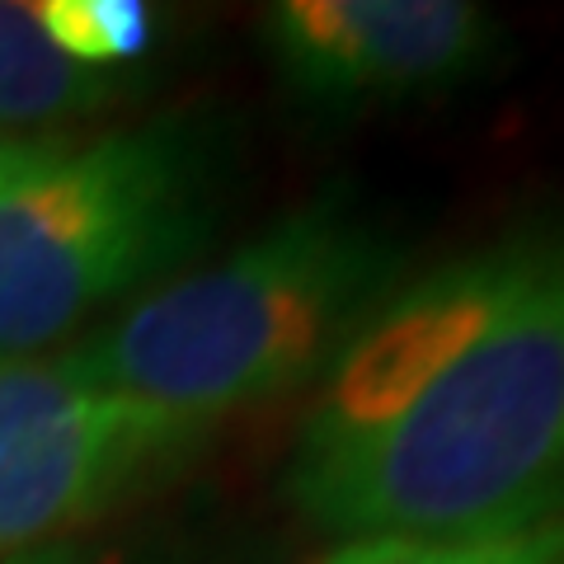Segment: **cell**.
<instances>
[{
	"instance_id": "cell-1",
	"label": "cell",
	"mask_w": 564,
	"mask_h": 564,
	"mask_svg": "<svg viewBox=\"0 0 564 564\" xmlns=\"http://www.w3.org/2000/svg\"><path fill=\"white\" fill-rule=\"evenodd\" d=\"M282 489L339 541H475L564 518V236L386 429L292 452Z\"/></svg>"
},
{
	"instance_id": "cell-2",
	"label": "cell",
	"mask_w": 564,
	"mask_h": 564,
	"mask_svg": "<svg viewBox=\"0 0 564 564\" xmlns=\"http://www.w3.org/2000/svg\"><path fill=\"white\" fill-rule=\"evenodd\" d=\"M404 278L410 250L377 217L315 198L62 352L128 400L221 423L321 386Z\"/></svg>"
},
{
	"instance_id": "cell-3",
	"label": "cell",
	"mask_w": 564,
	"mask_h": 564,
	"mask_svg": "<svg viewBox=\"0 0 564 564\" xmlns=\"http://www.w3.org/2000/svg\"><path fill=\"white\" fill-rule=\"evenodd\" d=\"M221 132L198 113L43 137L0 184V358H39L193 263L221 217Z\"/></svg>"
},
{
	"instance_id": "cell-4",
	"label": "cell",
	"mask_w": 564,
	"mask_h": 564,
	"mask_svg": "<svg viewBox=\"0 0 564 564\" xmlns=\"http://www.w3.org/2000/svg\"><path fill=\"white\" fill-rule=\"evenodd\" d=\"M217 433L52 358H0V564H24L161 485Z\"/></svg>"
},
{
	"instance_id": "cell-5",
	"label": "cell",
	"mask_w": 564,
	"mask_h": 564,
	"mask_svg": "<svg viewBox=\"0 0 564 564\" xmlns=\"http://www.w3.org/2000/svg\"><path fill=\"white\" fill-rule=\"evenodd\" d=\"M551 245V231L508 236L404 278L315 386L292 452H334L386 429L532 282Z\"/></svg>"
},
{
	"instance_id": "cell-6",
	"label": "cell",
	"mask_w": 564,
	"mask_h": 564,
	"mask_svg": "<svg viewBox=\"0 0 564 564\" xmlns=\"http://www.w3.org/2000/svg\"><path fill=\"white\" fill-rule=\"evenodd\" d=\"M494 20L466 0H282L263 47L282 90L315 113L437 99L480 76Z\"/></svg>"
},
{
	"instance_id": "cell-7",
	"label": "cell",
	"mask_w": 564,
	"mask_h": 564,
	"mask_svg": "<svg viewBox=\"0 0 564 564\" xmlns=\"http://www.w3.org/2000/svg\"><path fill=\"white\" fill-rule=\"evenodd\" d=\"M128 90L122 70L66 62L24 0H0V137H52V128L109 109Z\"/></svg>"
},
{
	"instance_id": "cell-8",
	"label": "cell",
	"mask_w": 564,
	"mask_h": 564,
	"mask_svg": "<svg viewBox=\"0 0 564 564\" xmlns=\"http://www.w3.org/2000/svg\"><path fill=\"white\" fill-rule=\"evenodd\" d=\"M43 39L66 62L122 70L155 43V10L147 0H29Z\"/></svg>"
},
{
	"instance_id": "cell-9",
	"label": "cell",
	"mask_w": 564,
	"mask_h": 564,
	"mask_svg": "<svg viewBox=\"0 0 564 564\" xmlns=\"http://www.w3.org/2000/svg\"><path fill=\"white\" fill-rule=\"evenodd\" d=\"M315 564H564V518L532 532L475 536V541H414V536H367L339 541Z\"/></svg>"
},
{
	"instance_id": "cell-10",
	"label": "cell",
	"mask_w": 564,
	"mask_h": 564,
	"mask_svg": "<svg viewBox=\"0 0 564 564\" xmlns=\"http://www.w3.org/2000/svg\"><path fill=\"white\" fill-rule=\"evenodd\" d=\"M39 141H43V137H0V184H6L10 174L29 161Z\"/></svg>"
}]
</instances>
